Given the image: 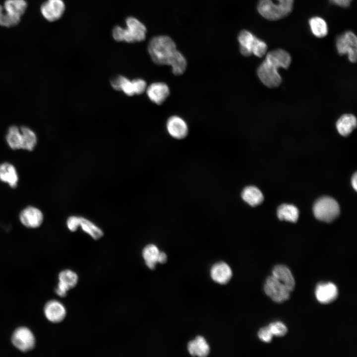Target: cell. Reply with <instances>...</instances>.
Returning <instances> with one entry per match:
<instances>
[{"mask_svg":"<svg viewBox=\"0 0 357 357\" xmlns=\"http://www.w3.org/2000/svg\"><path fill=\"white\" fill-rule=\"evenodd\" d=\"M291 60L290 55L284 50L279 49L270 51L257 69L259 78L269 88L278 87L282 82L278 69L280 67L288 68Z\"/></svg>","mask_w":357,"mask_h":357,"instance_id":"cell-1","label":"cell"},{"mask_svg":"<svg viewBox=\"0 0 357 357\" xmlns=\"http://www.w3.org/2000/svg\"><path fill=\"white\" fill-rule=\"evenodd\" d=\"M126 27L115 26L112 30L114 40L129 43L140 42L145 39L147 29L137 18L130 16L125 20Z\"/></svg>","mask_w":357,"mask_h":357,"instance_id":"cell-2","label":"cell"},{"mask_svg":"<svg viewBox=\"0 0 357 357\" xmlns=\"http://www.w3.org/2000/svg\"><path fill=\"white\" fill-rule=\"evenodd\" d=\"M176 50L175 42L168 36L154 37L150 40L148 46L151 58L154 63L158 65H168Z\"/></svg>","mask_w":357,"mask_h":357,"instance_id":"cell-3","label":"cell"},{"mask_svg":"<svg viewBox=\"0 0 357 357\" xmlns=\"http://www.w3.org/2000/svg\"><path fill=\"white\" fill-rule=\"evenodd\" d=\"M259 0L257 10L259 14L269 20H276L288 15L292 10L294 0Z\"/></svg>","mask_w":357,"mask_h":357,"instance_id":"cell-4","label":"cell"},{"mask_svg":"<svg viewBox=\"0 0 357 357\" xmlns=\"http://www.w3.org/2000/svg\"><path fill=\"white\" fill-rule=\"evenodd\" d=\"M313 210L314 215L317 219L326 222L332 221L340 213V207L337 202L328 196L317 199L314 204Z\"/></svg>","mask_w":357,"mask_h":357,"instance_id":"cell-5","label":"cell"},{"mask_svg":"<svg viewBox=\"0 0 357 357\" xmlns=\"http://www.w3.org/2000/svg\"><path fill=\"white\" fill-rule=\"evenodd\" d=\"M336 47L339 55L343 56L347 54L351 62L356 61L357 39L352 31H348L337 36L336 39Z\"/></svg>","mask_w":357,"mask_h":357,"instance_id":"cell-6","label":"cell"},{"mask_svg":"<svg viewBox=\"0 0 357 357\" xmlns=\"http://www.w3.org/2000/svg\"><path fill=\"white\" fill-rule=\"evenodd\" d=\"M264 291L273 301L282 303L290 298V292L274 276H268L264 285Z\"/></svg>","mask_w":357,"mask_h":357,"instance_id":"cell-7","label":"cell"},{"mask_svg":"<svg viewBox=\"0 0 357 357\" xmlns=\"http://www.w3.org/2000/svg\"><path fill=\"white\" fill-rule=\"evenodd\" d=\"M13 345L22 352L32 350L35 344V339L32 332L27 328L21 327L17 328L12 336Z\"/></svg>","mask_w":357,"mask_h":357,"instance_id":"cell-8","label":"cell"},{"mask_svg":"<svg viewBox=\"0 0 357 357\" xmlns=\"http://www.w3.org/2000/svg\"><path fill=\"white\" fill-rule=\"evenodd\" d=\"M65 9V4L62 0H47L41 5L40 11L45 19L53 22L61 18Z\"/></svg>","mask_w":357,"mask_h":357,"instance_id":"cell-9","label":"cell"},{"mask_svg":"<svg viewBox=\"0 0 357 357\" xmlns=\"http://www.w3.org/2000/svg\"><path fill=\"white\" fill-rule=\"evenodd\" d=\"M59 282L56 289V294L60 297H64L70 289L75 287L78 281V277L74 271L66 269L61 271L59 275Z\"/></svg>","mask_w":357,"mask_h":357,"instance_id":"cell-10","label":"cell"},{"mask_svg":"<svg viewBox=\"0 0 357 357\" xmlns=\"http://www.w3.org/2000/svg\"><path fill=\"white\" fill-rule=\"evenodd\" d=\"M315 295L319 302L328 304L337 298L338 290L337 286L333 283H321L317 285Z\"/></svg>","mask_w":357,"mask_h":357,"instance_id":"cell-11","label":"cell"},{"mask_svg":"<svg viewBox=\"0 0 357 357\" xmlns=\"http://www.w3.org/2000/svg\"><path fill=\"white\" fill-rule=\"evenodd\" d=\"M147 95L149 100L157 105L163 103L170 95V89L165 83L154 82L147 87Z\"/></svg>","mask_w":357,"mask_h":357,"instance_id":"cell-12","label":"cell"},{"mask_svg":"<svg viewBox=\"0 0 357 357\" xmlns=\"http://www.w3.org/2000/svg\"><path fill=\"white\" fill-rule=\"evenodd\" d=\"M166 127L169 134L173 138L181 139L185 138L188 132L185 121L178 116L171 117L168 119Z\"/></svg>","mask_w":357,"mask_h":357,"instance_id":"cell-13","label":"cell"},{"mask_svg":"<svg viewBox=\"0 0 357 357\" xmlns=\"http://www.w3.org/2000/svg\"><path fill=\"white\" fill-rule=\"evenodd\" d=\"M44 313L46 318L50 321L59 323L64 319L66 312L61 303L56 300H52L46 304Z\"/></svg>","mask_w":357,"mask_h":357,"instance_id":"cell-14","label":"cell"},{"mask_svg":"<svg viewBox=\"0 0 357 357\" xmlns=\"http://www.w3.org/2000/svg\"><path fill=\"white\" fill-rule=\"evenodd\" d=\"M43 216L41 211L33 207L24 209L20 213V220L25 226L30 228L39 227L42 223Z\"/></svg>","mask_w":357,"mask_h":357,"instance_id":"cell-15","label":"cell"},{"mask_svg":"<svg viewBox=\"0 0 357 357\" xmlns=\"http://www.w3.org/2000/svg\"><path fill=\"white\" fill-rule=\"evenodd\" d=\"M272 276L280 282L290 292L295 287V281L290 270L285 265H277L272 270Z\"/></svg>","mask_w":357,"mask_h":357,"instance_id":"cell-16","label":"cell"},{"mask_svg":"<svg viewBox=\"0 0 357 357\" xmlns=\"http://www.w3.org/2000/svg\"><path fill=\"white\" fill-rule=\"evenodd\" d=\"M210 275L214 281L225 284L231 279L232 271L230 267L224 262L215 263L211 268Z\"/></svg>","mask_w":357,"mask_h":357,"instance_id":"cell-17","label":"cell"},{"mask_svg":"<svg viewBox=\"0 0 357 357\" xmlns=\"http://www.w3.org/2000/svg\"><path fill=\"white\" fill-rule=\"evenodd\" d=\"M258 38L251 32L246 30L241 31L238 36L239 43V50L241 54L244 56H249L252 55L255 45Z\"/></svg>","mask_w":357,"mask_h":357,"instance_id":"cell-18","label":"cell"},{"mask_svg":"<svg viewBox=\"0 0 357 357\" xmlns=\"http://www.w3.org/2000/svg\"><path fill=\"white\" fill-rule=\"evenodd\" d=\"M189 353L192 356L204 357L210 352V347L205 338L201 336H197L190 341L187 345Z\"/></svg>","mask_w":357,"mask_h":357,"instance_id":"cell-19","label":"cell"},{"mask_svg":"<svg viewBox=\"0 0 357 357\" xmlns=\"http://www.w3.org/2000/svg\"><path fill=\"white\" fill-rule=\"evenodd\" d=\"M357 126V119L352 114L342 116L336 122V128L339 133L344 137L348 136Z\"/></svg>","mask_w":357,"mask_h":357,"instance_id":"cell-20","label":"cell"},{"mask_svg":"<svg viewBox=\"0 0 357 357\" xmlns=\"http://www.w3.org/2000/svg\"><path fill=\"white\" fill-rule=\"evenodd\" d=\"M18 176L14 167L5 163L0 165V180L6 182L11 187H15L18 182Z\"/></svg>","mask_w":357,"mask_h":357,"instance_id":"cell-21","label":"cell"},{"mask_svg":"<svg viewBox=\"0 0 357 357\" xmlns=\"http://www.w3.org/2000/svg\"><path fill=\"white\" fill-rule=\"evenodd\" d=\"M3 6L9 15L21 18L27 9V3L25 0H6Z\"/></svg>","mask_w":357,"mask_h":357,"instance_id":"cell-22","label":"cell"},{"mask_svg":"<svg viewBox=\"0 0 357 357\" xmlns=\"http://www.w3.org/2000/svg\"><path fill=\"white\" fill-rule=\"evenodd\" d=\"M243 200L251 206L261 203L264 199L261 191L256 186H248L244 188L241 193Z\"/></svg>","mask_w":357,"mask_h":357,"instance_id":"cell-23","label":"cell"},{"mask_svg":"<svg viewBox=\"0 0 357 357\" xmlns=\"http://www.w3.org/2000/svg\"><path fill=\"white\" fill-rule=\"evenodd\" d=\"M160 250L154 244L145 246L142 250V256L146 266L150 269H154L158 263Z\"/></svg>","mask_w":357,"mask_h":357,"instance_id":"cell-24","label":"cell"},{"mask_svg":"<svg viewBox=\"0 0 357 357\" xmlns=\"http://www.w3.org/2000/svg\"><path fill=\"white\" fill-rule=\"evenodd\" d=\"M168 65L171 66L172 72L175 75H179L185 71L187 61L184 56L177 50L171 57Z\"/></svg>","mask_w":357,"mask_h":357,"instance_id":"cell-25","label":"cell"},{"mask_svg":"<svg viewBox=\"0 0 357 357\" xmlns=\"http://www.w3.org/2000/svg\"><path fill=\"white\" fill-rule=\"evenodd\" d=\"M310 29L315 37L322 38L326 36L328 32V26L324 19L319 16H313L308 21Z\"/></svg>","mask_w":357,"mask_h":357,"instance_id":"cell-26","label":"cell"},{"mask_svg":"<svg viewBox=\"0 0 357 357\" xmlns=\"http://www.w3.org/2000/svg\"><path fill=\"white\" fill-rule=\"evenodd\" d=\"M298 209L291 204H282L277 210V215L281 220L296 222L298 219Z\"/></svg>","mask_w":357,"mask_h":357,"instance_id":"cell-27","label":"cell"},{"mask_svg":"<svg viewBox=\"0 0 357 357\" xmlns=\"http://www.w3.org/2000/svg\"><path fill=\"white\" fill-rule=\"evenodd\" d=\"M79 220L82 230L94 239H99L103 236L102 230L93 222L82 217H79Z\"/></svg>","mask_w":357,"mask_h":357,"instance_id":"cell-28","label":"cell"},{"mask_svg":"<svg viewBox=\"0 0 357 357\" xmlns=\"http://www.w3.org/2000/svg\"><path fill=\"white\" fill-rule=\"evenodd\" d=\"M20 129L22 137V149L32 151L37 143L36 134L26 126H22Z\"/></svg>","mask_w":357,"mask_h":357,"instance_id":"cell-29","label":"cell"},{"mask_svg":"<svg viewBox=\"0 0 357 357\" xmlns=\"http://www.w3.org/2000/svg\"><path fill=\"white\" fill-rule=\"evenodd\" d=\"M6 140L11 148L22 149V137L20 128L16 126H10L6 135Z\"/></svg>","mask_w":357,"mask_h":357,"instance_id":"cell-30","label":"cell"},{"mask_svg":"<svg viewBox=\"0 0 357 357\" xmlns=\"http://www.w3.org/2000/svg\"><path fill=\"white\" fill-rule=\"evenodd\" d=\"M21 18H17L9 15L4 9L3 6L0 4V26L10 27L17 25Z\"/></svg>","mask_w":357,"mask_h":357,"instance_id":"cell-31","label":"cell"},{"mask_svg":"<svg viewBox=\"0 0 357 357\" xmlns=\"http://www.w3.org/2000/svg\"><path fill=\"white\" fill-rule=\"evenodd\" d=\"M268 327L272 335L277 337H283L287 334L288 331L286 325L279 321L271 323Z\"/></svg>","mask_w":357,"mask_h":357,"instance_id":"cell-32","label":"cell"},{"mask_svg":"<svg viewBox=\"0 0 357 357\" xmlns=\"http://www.w3.org/2000/svg\"><path fill=\"white\" fill-rule=\"evenodd\" d=\"M257 334L259 339L263 342L270 343L272 341L273 335L268 326L260 328Z\"/></svg>","mask_w":357,"mask_h":357,"instance_id":"cell-33","label":"cell"},{"mask_svg":"<svg viewBox=\"0 0 357 357\" xmlns=\"http://www.w3.org/2000/svg\"><path fill=\"white\" fill-rule=\"evenodd\" d=\"M79 217L76 216L69 217L66 221L67 227L71 232L76 231L79 227Z\"/></svg>","mask_w":357,"mask_h":357,"instance_id":"cell-34","label":"cell"},{"mask_svg":"<svg viewBox=\"0 0 357 357\" xmlns=\"http://www.w3.org/2000/svg\"><path fill=\"white\" fill-rule=\"evenodd\" d=\"M329 1L338 6L347 7L350 5L352 0H329Z\"/></svg>","mask_w":357,"mask_h":357,"instance_id":"cell-35","label":"cell"},{"mask_svg":"<svg viewBox=\"0 0 357 357\" xmlns=\"http://www.w3.org/2000/svg\"><path fill=\"white\" fill-rule=\"evenodd\" d=\"M167 260V256L166 254L164 252H160L159 258H158V263L163 264L165 263Z\"/></svg>","mask_w":357,"mask_h":357,"instance_id":"cell-36","label":"cell"},{"mask_svg":"<svg viewBox=\"0 0 357 357\" xmlns=\"http://www.w3.org/2000/svg\"><path fill=\"white\" fill-rule=\"evenodd\" d=\"M352 184L353 187L356 190L357 189V175L356 173L353 175L352 178Z\"/></svg>","mask_w":357,"mask_h":357,"instance_id":"cell-37","label":"cell"}]
</instances>
